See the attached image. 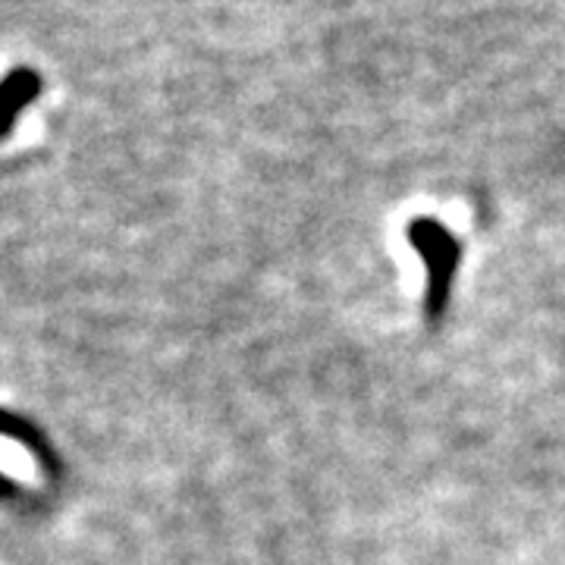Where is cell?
Here are the masks:
<instances>
[{
  "instance_id": "obj_1",
  "label": "cell",
  "mask_w": 565,
  "mask_h": 565,
  "mask_svg": "<svg viewBox=\"0 0 565 565\" xmlns=\"http://www.w3.org/2000/svg\"><path fill=\"white\" fill-rule=\"evenodd\" d=\"M41 76L29 66H17L0 79V141L10 136L20 114L29 104L39 102Z\"/></svg>"
},
{
  "instance_id": "obj_2",
  "label": "cell",
  "mask_w": 565,
  "mask_h": 565,
  "mask_svg": "<svg viewBox=\"0 0 565 565\" xmlns=\"http://www.w3.org/2000/svg\"><path fill=\"white\" fill-rule=\"evenodd\" d=\"M0 434L10 437V440H17L20 446H25L47 471H51V468L57 471V456H54V449H51V440L41 434L39 424H32L25 415H17V412L0 408Z\"/></svg>"
},
{
  "instance_id": "obj_3",
  "label": "cell",
  "mask_w": 565,
  "mask_h": 565,
  "mask_svg": "<svg viewBox=\"0 0 565 565\" xmlns=\"http://www.w3.org/2000/svg\"><path fill=\"white\" fill-rule=\"evenodd\" d=\"M20 497V487L13 484L7 475H0V500H17Z\"/></svg>"
}]
</instances>
